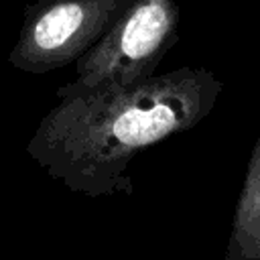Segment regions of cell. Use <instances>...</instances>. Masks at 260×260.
Returning a JSON list of instances; mask_svg holds the SVG:
<instances>
[{
  "instance_id": "cell-1",
  "label": "cell",
  "mask_w": 260,
  "mask_h": 260,
  "mask_svg": "<svg viewBox=\"0 0 260 260\" xmlns=\"http://www.w3.org/2000/svg\"><path fill=\"white\" fill-rule=\"evenodd\" d=\"M221 81L203 67H181L128 85L57 89L26 144L28 156L69 191L87 197L132 193L128 167L138 152L199 124Z\"/></svg>"
},
{
  "instance_id": "cell-2",
  "label": "cell",
  "mask_w": 260,
  "mask_h": 260,
  "mask_svg": "<svg viewBox=\"0 0 260 260\" xmlns=\"http://www.w3.org/2000/svg\"><path fill=\"white\" fill-rule=\"evenodd\" d=\"M175 0H130L106 37L75 61V85H128L154 75L177 43Z\"/></svg>"
},
{
  "instance_id": "cell-3",
  "label": "cell",
  "mask_w": 260,
  "mask_h": 260,
  "mask_svg": "<svg viewBox=\"0 0 260 260\" xmlns=\"http://www.w3.org/2000/svg\"><path fill=\"white\" fill-rule=\"evenodd\" d=\"M130 0H37L24 10L8 63L47 73L75 63L114 26Z\"/></svg>"
},
{
  "instance_id": "cell-4",
  "label": "cell",
  "mask_w": 260,
  "mask_h": 260,
  "mask_svg": "<svg viewBox=\"0 0 260 260\" xmlns=\"http://www.w3.org/2000/svg\"><path fill=\"white\" fill-rule=\"evenodd\" d=\"M225 260H260V138L252 150L236 203Z\"/></svg>"
}]
</instances>
